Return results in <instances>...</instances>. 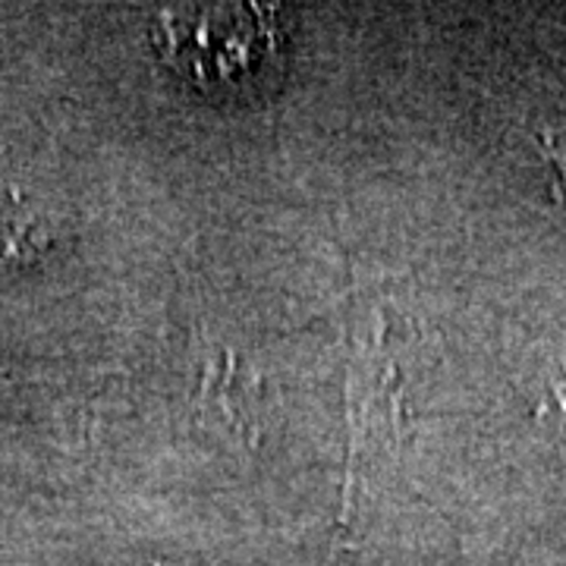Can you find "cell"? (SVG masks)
I'll list each match as a JSON object with an SVG mask.
<instances>
[{"label":"cell","mask_w":566,"mask_h":566,"mask_svg":"<svg viewBox=\"0 0 566 566\" xmlns=\"http://www.w3.org/2000/svg\"><path fill=\"white\" fill-rule=\"evenodd\" d=\"M538 142V148H542V155H545V161L551 164V170H554V196L566 202V136H557V133H538L535 136Z\"/></svg>","instance_id":"7a4b0ae2"},{"label":"cell","mask_w":566,"mask_h":566,"mask_svg":"<svg viewBox=\"0 0 566 566\" xmlns=\"http://www.w3.org/2000/svg\"><path fill=\"white\" fill-rule=\"evenodd\" d=\"M151 41L180 80L211 95L243 98L262 92L283 70V35L274 7H167L155 17Z\"/></svg>","instance_id":"6da1fadb"},{"label":"cell","mask_w":566,"mask_h":566,"mask_svg":"<svg viewBox=\"0 0 566 566\" xmlns=\"http://www.w3.org/2000/svg\"><path fill=\"white\" fill-rule=\"evenodd\" d=\"M557 397H560V403H564V412H566V385L557 390Z\"/></svg>","instance_id":"3957f363"}]
</instances>
